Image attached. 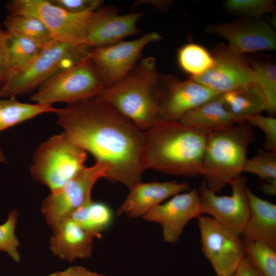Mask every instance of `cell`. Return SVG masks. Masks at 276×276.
<instances>
[{
    "mask_svg": "<svg viewBox=\"0 0 276 276\" xmlns=\"http://www.w3.org/2000/svg\"><path fill=\"white\" fill-rule=\"evenodd\" d=\"M255 138L252 127L246 121L209 133L201 174L209 189L220 193L241 175L248 146Z\"/></svg>",
    "mask_w": 276,
    "mask_h": 276,
    "instance_id": "obj_4",
    "label": "cell"
},
{
    "mask_svg": "<svg viewBox=\"0 0 276 276\" xmlns=\"http://www.w3.org/2000/svg\"><path fill=\"white\" fill-rule=\"evenodd\" d=\"M180 67L191 75L198 76L211 68L214 63L211 52L196 43H188L181 47L178 52Z\"/></svg>",
    "mask_w": 276,
    "mask_h": 276,
    "instance_id": "obj_26",
    "label": "cell"
},
{
    "mask_svg": "<svg viewBox=\"0 0 276 276\" xmlns=\"http://www.w3.org/2000/svg\"><path fill=\"white\" fill-rule=\"evenodd\" d=\"M217 276H218V275H217Z\"/></svg>",
    "mask_w": 276,
    "mask_h": 276,
    "instance_id": "obj_41",
    "label": "cell"
},
{
    "mask_svg": "<svg viewBox=\"0 0 276 276\" xmlns=\"http://www.w3.org/2000/svg\"><path fill=\"white\" fill-rule=\"evenodd\" d=\"M49 276H68L66 272L64 271H59L50 274Z\"/></svg>",
    "mask_w": 276,
    "mask_h": 276,
    "instance_id": "obj_39",
    "label": "cell"
},
{
    "mask_svg": "<svg viewBox=\"0 0 276 276\" xmlns=\"http://www.w3.org/2000/svg\"><path fill=\"white\" fill-rule=\"evenodd\" d=\"M161 79L155 57L149 56L140 60L124 78L104 88L96 97L146 131L157 120Z\"/></svg>",
    "mask_w": 276,
    "mask_h": 276,
    "instance_id": "obj_3",
    "label": "cell"
},
{
    "mask_svg": "<svg viewBox=\"0 0 276 276\" xmlns=\"http://www.w3.org/2000/svg\"><path fill=\"white\" fill-rule=\"evenodd\" d=\"M246 122L251 127H256L263 131L264 149L276 153V118L261 113L249 117Z\"/></svg>",
    "mask_w": 276,
    "mask_h": 276,
    "instance_id": "obj_33",
    "label": "cell"
},
{
    "mask_svg": "<svg viewBox=\"0 0 276 276\" xmlns=\"http://www.w3.org/2000/svg\"><path fill=\"white\" fill-rule=\"evenodd\" d=\"M109 170L107 164L96 162L91 167H84L43 200L42 212L54 232L73 211L91 200L94 185L100 178H105Z\"/></svg>",
    "mask_w": 276,
    "mask_h": 276,
    "instance_id": "obj_9",
    "label": "cell"
},
{
    "mask_svg": "<svg viewBox=\"0 0 276 276\" xmlns=\"http://www.w3.org/2000/svg\"><path fill=\"white\" fill-rule=\"evenodd\" d=\"M261 189L265 194L271 196L276 195V179L267 181L266 182L262 183Z\"/></svg>",
    "mask_w": 276,
    "mask_h": 276,
    "instance_id": "obj_38",
    "label": "cell"
},
{
    "mask_svg": "<svg viewBox=\"0 0 276 276\" xmlns=\"http://www.w3.org/2000/svg\"><path fill=\"white\" fill-rule=\"evenodd\" d=\"M209 132L179 121L157 120L145 131V169L186 177L201 175Z\"/></svg>",
    "mask_w": 276,
    "mask_h": 276,
    "instance_id": "obj_2",
    "label": "cell"
},
{
    "mask_svg": "<svg viewBox=\"0 0 276 276\" xmlns=\"http://www.w3.org/2000/svg\"><path fill=\"white\" fill-rule=\"evenodd\" d=\"M55 5L72 13L81 14L93 12L100 7L101 0H50Z\"/></svg>",
    "mask_w": 276,
    "mask_h": 276,
    "instance_id": "obj_34",
    "label": "cell"
},
{
    "mask_svg": "<svg viewBox=\"0 0 276 276\" xmlns=\"http://www.w3.org/2000/svg\"><path fill=\"white\" fill-rule=\"evenodd\" d=\"M232 194L219 196L206 186L204 180L198 189L201 214L210 215L218 222L240 235L249 214L247 178L241 175L229 183Z\"/></svg>",
    "mask_w": 276,
    "mask_h": 276,
    "instance_id": "obj_12",
    "label": "cell"
},
{
    "mask_svg": "<svg viewBox=\"0 0 276 276\" xmlns=\"http://www.w3.org/2000/svg\"><path fill=\"white\" fill-rule=\"evenodd\" d=\"M4 40L7 61L6 74L27 64L44 47L6 30H5Z\"/></svg>",
    "mask_w": 276,
    "mask_h": 276,
    "instance_id": "obj_24",
    "label": "cell"
},
{
    "mask_svg": "<svg viewBox=\"0 0 276 276\" xmlns=\"http://www.w3.org/2000/svg\"><path fill=\"white\" fill-rule=\"evenodd\" d=\"M18 216L16 210H12L7 221L0 225V251L7 252L15 262H19L20 259L17 250L19 242L15 232Z\"/></svg>",
    "mask_w": 276,
    "mask_h": 276,
    "instance_id": "obj_32",
    "label": "cell"
},
{
    "mask_svg": "<svg viewBox=\"0 0 276 276\" xmlns=\"http://www.w3.org/2000/svg\"><path fill=\"white\" fill-rule=\"evenodd\" d=\"M245 256L265 276H276V249L262 241L244 242Z\"/></svg>",
    "mask_w": 276,
    "mask_h": 276,
    "instance_id": "obj_28",
    "label": "cell"
},
{
    "mask_svg": "<svg viewBox=\"0 0 276 276\" xmlns=\"http://www.w3.org/2000/svg\"><path fill=\"white\" fill-rule=\"evenodd\" d=\"M52 106L21 102L16 97L0 100V131L46 112H54Z\"/></svg>",
    "mask_w": 276,
    "mask_h": 276,
    "instance_id": "obj_23",
    "label": "cell"
},
{
    "mask_svg": "<svg viewBox=\"0 0 276 276\" xmlns=\"http://www.w3.org/2000/svg\"><path fill=\"white\" fill-rule=\"evenodd\" d=\"M161 39L158 33L148 32L133 40H122L111 45L90 48L88 57L105 88L109 87L122 80L134 68L147 45Z\"/></svg>",
    "mask_w": 276,
    "mask_h": 276,
    "instance_id": "obj_11",
    "label": "cell"
},
{
    "mask_svg": "<svg viewBox=\"0 0 276 276\" xmlns=\"http://www.w3.org/2000/svg\"><path fill=\"white\" fill-rule=\"evenodd\" d=\"M83 228L101 234L112 222L111 209L104 203L93 201L88 203Z\"/></svg>",
    "mask_w": 276,
    "mask_h": 276,
    "instance_id": "obj_31",
    "label": "cell"
},
{
    "mask_svg": "<svg viewBox=\"0 0 276 276\" xmlns=\"http://www.w3.org/2000/svg\"><path fill=\"white\" fill-rule=\"evenodd\" d=\"M90 47L54 41L27 64L7 73L0 87V100L36 89L55 73L88 56Z\"/></svg>",
    "mask_w": 276,
    "mask_h": 276,
    "instance_id": "obj_5",
    "label": "cell"
},
{
    "mask_svg": "<svg viewBox=\"0 0 276 276\" xmlns=\"http://www.w3.org/2000/svg\"><path fill=\"white\" fill-rule=\"evenodd\" d=\"M201 215L198 191L193 189L174 195L165 203L154 206L142 218L146 221L159 224L164 241L175 243L178 241L187 224Z\"/></svg>",
    "mask_w": 276,
    "mask_h": 276,
    "instance_id": "obj_16",
    "label": "cell"
},
{
    "mask_svg": "<svg viewBox=\"0 0 276 276\" xmlns=\"http://www.w3.org/2000/svg\"><path fill=\"white\" fill-rule=\"evenodd\" d=\"M220 96L236 123L246 121L267 110L266 99L255 82L221 94Z\"/></svg>",
    "mask_w": 276,
    "mask_h": 276,
    "instance_id": "obj_21",
    "label": "cell"
},
{
    "mask_svg": "<svg viewBox=\"0 0 276 276\" xmlns=\"http://www.w3.org/2000/svg\"><path fill=\"white\" fill-rule=\"evenodd\" d=\"M214 63L202 74L190 77L219 94H223L255 82L253 70L242 55L227 44L220 43L211 52Z\"/></svg>",
    "mask_w": 276,
    "mask_h": 276,
    "instance_id": "obj_13",
    "label": "cell"
},
{
    "mask_svg": "<svg viewBox=\"0 0 276 276\" xmlns=\"http://www.w3.org/2000/svg\"><path fill=\"white\" fill-rule=\"evenodd\" d=\"M220 95L188 112L179 122L189 127L208 132L235 124L236 122L226 108Z\"/></svg>",
    "mask_w": 276,
    "mask_h": 276,
    "instance_id": "obj_22",
    "label": "cell"
},
{
    "mask_svg": "<svg viewBox=\"0 0 276 276\" xmlns=\"http://www.w3.org/2000/svg\"><path fill=\"white\" fill-rule=\"evenodd\" d=\"M202 251L218 276H234L245 257L240 235L210 216L198 218Z\"/></svg>",
    "mask_w": 276,
    "mask_h": 276,
    "instance_id": "obj_10",
    "label": "cell"
},
{
    "mask_svg": "<svg viewBox=\"0 0 276 276\" xmlns=\"http://www.w3.org/2000/svg\"><path fill=\"white\" fill-rule=\"evenodd\" d=\"M157 120L179 121L186 113L221 94L191 78L162 76Z\"/></svg>",
    "mask_w": 276,
    "mask_h": 276,
    "instance_id": "obj_14",
    "label": "cell"
},
{
    "mask_svg": "<svg viewBox=\"0 0 276 276\" xmlns=\"http://www.w3.org/2000/svg\"><path fill=\"white\" fill-rule=\"evenodd\" d=\"M6 8L10 14L31 15L39 19L55 41L73 45H87L86 28L93 12L70 13L50 0H13L7 3Z\"/></svg>",
    "mask_w": 276,
    "mask_h": 276,
    "instance_id": "obj_8",
    "label": "cell"
},
{
    "mask_svg": "<svg viewBox=\"0 0 276 276\" xmlns=\"http://www.w3.org/2000/svg\"><path fill=\"white\" fill-rule=\"evenodd\" d=\"M101 237V234L85 229L68 217L51 237L50 249L55 256L71 262L90 257L94 239Z\"/></svg>",
    "mask_w": 276,
    "mask_h": 276,
    "instance_id": "obj_19",
    "label": "cell"
},
{
    "mask_svg": "<svg viewBox=\"0 0 276 276\" xmlns=\"http://www.w3.org/2000/svg\"><path fill=\"white\" fill-rule=\"evenodd\" d=\"M57 124L69 139L109 167L105 178L129 190L145 170V131L97 97L56 108Z\"/></svg>",
    "mask_w": 276,
    "mask_h": 276,
    "instance_id": "obj_1",
    "label": "cell"
},
{
    "mask_svg": "<svg viewBox=\"0 0 276 276\" xmlns=\"http://www.w3.org/2000/svg\"><path fill=\"white\" fill-rule=\"evenodd\" d=\"M7 163V160L4 156L2 150L0 148V163Z\"/></svg>",
    "mask_w": 276,
    "mask_h": 276,
    "instance_id": "obj_40",
    "label": "cell"
},
{
    "mask_svg": "<svg viewBox=\"0 0 276 276\" xmlns=\"http://www.w3.org/2000/svg\"><path fill=\"white\" fill-rule=\"evenodd\" d=\"M243 172L255 174L267 181L276 179V153L259 149L256 155L247 158Z\"/></svg>",
    "mask_w": 276,
    "mask_h": 276,
    "instance_id": "obj_29",
    "label": "cell"
},
{
    "mask_svg": "<svg viewBox=\"0 0 276 276\" xmlns=\"http://www.w3.org/2000/svg\"><path fill=\"white\" fill-rule=\"evenodd\" d=\"M6 31L45 46L54 41L49 31L36 17L25 15H8L4 21Z\"/></svg>",
    "mask_w": 276,
    "mask_h": 276,
    "instance_id": "obj_25",
    "label": "cell"
},
{
    "mask_svg": "<svg viewBox=\"0 0 276 276\" xmlns=\"http://www.w3.org/2000/svg\"><path fill=\"white\" fill-rule=\"evenodd\" d=\"M65 271L68 276H105L90 271L83 267L79 266L71 267Z\"/></svg>",
    "mask_w": 276,
    "mask_h": 276,
    "instance_id": "obj_37",
    "label": "cell"
},
{
    "mask_svg": "<svg viewBox=\"0 0 276 276\" xmlns=\"http://www.w3.org/2000/svg\"><path fill=\"white\" fill-rule=\"evenodd\" d=\"M5 30L0 25V84L4 80L7 73V61L4 40Z\"/></svg>",
    "mask_w": 276,
    "mask_h": 276,
    "instance_id": "obj_36",
    "label": "cell"
},
{
    "mask_svg": "<svg viewBox=\"0 0 276 276\" xmlns=\"http://www.w3.org/2000/svg\"><path fill=\"white\" fill-rule=\"evenodd\" d=\"M104 88L87 56L52 76L37 88L30 99L42 105L52 106L57 102L70 104L94 98Z\"/></svg>",
    "mask_w": 276,
    "mask_h": 276,
    "instance_id": "obj_7",
    "label": "cell"
},
{
    "mask_svg": "<svg viewBox=\"0 0 276 276\" xmlns=\"http://www.w3.org/2000/svg\"><path fill=\"white\" fill-rule=\"evenodd\" d=\"M225 9L237 15L258 18L274 11L273 0H227L224 3Z\"/></svg>",
    "mask_w": 276,
    "mask_h": 276,
    "instance_id": "obj_30",
    "label": "cell"
},
{
    "mask_svg": "<svg viewBox=\"0 0 276 276\" xmlns=\"http://www.w3.org/2000/svg\"><path fill=\"white\" fill-rule=\"evenodd\" d=\"M234 276H265L245 256L237 268Z\"/></svg>",
    "mask_w": 276,
    "mask_h": 276,
    "instance_id": "obj_35",
    "label": "cell"
},
{
    "mask_svg": "<svg viewBox=\"0 0 276 276\" xmlns=\"http://www.w3.org/2000/svg\"><path fill=\"white\" fill-rule=\"evenodd\" d=\"M143 15L135 12L120 15L113 6H105L92 12L86 32V44L90 47L111 45L141 31L136 23Z\"/></svg>",
    "mask_w": 276,
    "mask_h": 276,
    "instance_id": "obj_17",
    "label": "cell"
},
{
    "mask_svg": "<svg viewBox=\"0 0 276 276\" xmlns=\"http://www.w3.org/2000/svg\"><path fill=\"white\" fill-rule=\"evenodd\" d=\"M206 31L224 38L228 45L242 55L276 49V33L270 24L259 18L211 25Z\"/></svg>",
    "mask_w": 276,
    "mask_h": 276,
    "instance_id": "obj_15",
    "label": "cell"
},
{
    "mask_svg": "<svg viewBox=\"0 0 276 276\" xmlns=\"http://www.w3.org/2000/svg\"><path fill=\"white\" fill-rule=\"evenodd\" d=\"M86 158L87 152L63 131L37 147L30 172L35 180L47 186L52 192L85 167Z\"/></svg>",
    "mask_w": 276,
    "mask_h": 276,
    "instance_id": "obj_6",
    "label": "cell"
},
{
    "mask_svg": "<svg viewBox=\"0 0 276 276\" xmlns=\"http://www.w3.org/2000/svg\"><path fill=\"white\" fill-rule=\"evenodd\" d=\"M190 190L187 181L141 182L130 190L129 195L117 210V215H127L130 218L143 217L165 199Z\"/></svg>",
    "mask_w": 276,
    "mask_h": 276,
    "instance_id": "obj_18",
    "label": "cell"
},
{
    "mask_svg": "<svg viewBox=\"0 0 276 276\" xmlns=\"http://www.w3.org/2000/svg\"><path fill=\"white\" fill-rule=\"evenodd\" d=\"M249 214L240 234L244 242L262 241L276 249V205L256 195L248 187Z\"/></svg>",
    "mask_w": 276,
    "mask_h": 276,
    "instance_id": "obj_20",
    "label": "cell"
},
{
    "mask_svg": "<svg viewBox=\"0 0 276 276\" xmlns=\"http://www.w3.org/2000/svg\"><path fill=\"white\" fill-rule=\"evenodd\" d=\"M255 82L263 93L267 110L273 115L276 112V66L274 63L254 62L251 66Z\"/></svg>",
    "mask_w": 276,
    "mask_h": 276,
    "instance_id": "obj_27",
    "label": "cell"
}]
</instances>
